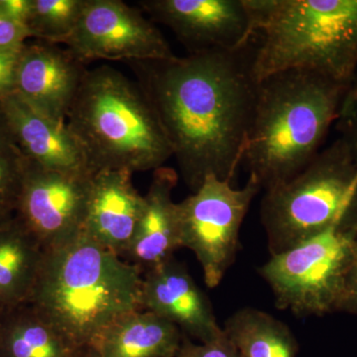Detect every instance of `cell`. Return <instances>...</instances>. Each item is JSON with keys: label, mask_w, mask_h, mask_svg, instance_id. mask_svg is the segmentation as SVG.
Wrapping results in <instances>:
<instances>
[{"label": "cell", "mask_w": 357, "mask_h": 357, "mask_svg": "<svg viewBox=\"0 0 357 357\" xmlns=\"http://www.w3.org/2000/svg\"><path fill=\"white\" fill-rule=\"evenodd\" d=\"M84 352L29 303L0 311V357H79Z\"/></svg>", "instance_id": "cell-19"}, {"label": "cell", "mask_w": 357, "mask_h": 357, "mask_svg": "<svg viewBox=\"0 0 357 357\" xmlns=\"http://www.w3.org/2000/svg\"><path fill=\"white\" fill-rule=\"evenodd\" d=\"M44 253L15 218L0 225V311L29 302Z\"/></svg>", "instance_id": "cell-18"}, {"label": "cell", "mask_w": 357, "mask_h": 357, "mask_svg": "<svg viewBox=\"0 0 357 357\" xmlns=\"http://www.w3.org/2000/svg\"><path fill=\"white\" fill-rule=\"evenodd\" d=\"M260 215L270 255L337 223L357 225V158L349 145L338 138L295 177L265 191Z\"/></svg>", "instance_id": "cell-6"}, {"label": "cell", "mask_w": 357, "mask_h": 357, "mask_svg": "<svg viewBox=\"0 0 357 357\" xmlns=\"http://www.w3.org/2000/svg\"><path fill=\"white\" fill-rule=\"evenodd\" d=\"M29 38L32 37L27 28L13 22L0 10V49L20 50Z\"/></svg>", "instance_id": "cell-26"}, {"label": "cell", "mask_w": 357, "mask_h": 357, "mask_svg": "<svg viewBox=\"0 0 357 357\" xmlns=\"http://www.w3.org/2000/svg\"><path fill=\"white\" fill-rule=\"evenodd\" d=\"M248 51L128 62L192 192L208 176L231 182L243 164L257 89Z\"/></svg>", "instance_id": "cell-1"}, {"label": "cell", "mask_w": 357, "mask_h": 357, "mask_svg": "<svg viewBox=\"0 0 357 357\" xmlns=\"http://www.w3.org/2000/svg\"><path fill=\"white\" fill-rule=\"evenodd\" d=\"M26 158L0 109V225L15 215Z\"/></svg>", "instance_id": "cell-22"}, {"label": "cell", "mask_w": 357, "mask_h": 357, "mask_svg": "<svg viewBox=\"0 0 357 357\" xmlns=\"http://www.w3.org/2000/svg\"><path fill=\"white\" fill-rule=\"evenodd\" d=\"M356 225L337 223L259 268L275 304L300 317L338 312L351 266Z\"/></svg>", "instance_id": "cell-7"}, {"label": "cell", "mask_w": 357, "mask_h": 357, "mask_svg": "<svg viewBox=\"0 0 357 357\" xmlns=\"http://www.w3.org/2000/svg\"><path fill=\"white\" fill-rule=\"evenodd\" d=\"M335 124L340 138L349 145L357 158V68L345 89Z\"/></svg>", "instance_id": "cell-23"}, {"label": "cell", "mask_w": 357, "mask_h": 357, "mask_svg": "<svg viewBox=\"0 0 357 357\" xmlns=\"http://www.w3.org/2000/svg\"><path fill=\"white\" fill-rule=\"evenodd\" d=\"M93 176L49 170L26 159L14 218L44 250L74 241L83 234Z\"/></svg>", "instance_id": "cell-10"}, {"label": "cell", "mask_w": 357, "mask_h": 357, "mask_svg": "<svg viewBox=\"0 0 357 357\" xmlns=\"http://www.w3.org/2000/svg\"><path fill=\"white\" fill-rule=\"evenodd\" d=\"M178 357H241L234 344L225 332L222 337L206 344H195L188 337H183Z\"/></svg>", "instance_id": "cell-24"}, {"label": "cell", "mask_w": 357, "mask_h": 357, "mask_svg": "<svg viewBox=\"0 0 357 357\" xmlns=\"http://www.w3.org/2000/svg\"><path fill=\"white\" fill-rule=\"evenodd\" d=\"M183 337L177 326L139 310L112 321L96 337L91 351L98 357H178Z\"/></svg>", "instance_id": "cell-17"}, {"label": "cell", "mask_w": 357, "mask_h": 357, "mask_svg": "<svg viewBox=\"0 0 357 357\" xmlns=\"http://www.w3.org/2000/svg\"><path fill=\"white\" fill-rule=\"evenodd\" d=\"M261 189L252 175L241 189L208 176L198 191L177 203L181 248L196 256L208 287L220 285L236 261L241 225Z\"/></svg>", "instance_id": "cell-8"}, {"label": "cell", "mask_w": 357, "mask_h": 357, "mask_svg": "<svg viewBox=\"0 0 357 357\" xmlns=\"http://www.w3.org/2000/svg\"><path fill=\"white\" fill-rule=\"evenodd\" d=\"M126 170H100L91 178L83 234L123 258L135 236L144 197Z\"/></svg>", "instance_id": "cell-15"}, {"label": "cell", "mask_w": 357, "mask_h": 357, "mask_svg": "<svg viewBox=\"0 0 357 357\" xmlns=\"http://www.w3.org/2000/svg\"><path fill=\"white\" fill-rule=\"evenodd\" d=\"M141 304L142 310L167 319L199 344L223 335L208 296L175 257L143 275Z\"/></svg>", "instance_id": "cell-13"}, {"label": "cell", "mask_w": 357, "mask_h": 357, "mask_svg": "<svg viewBox=\"0 0 357 357\" xmlns=\"http://www.w3.org/2000/svg\"><path fill=\"white\" fill-rule=\"evenodd\" d=\"M138 7L167 26L189 54L243 50L252 39L246 0H143Z\"/></svg>", "instance_id": "cell-11"}, {"label": "cell", "mask_w": 357, "mask_h": 357, "mask_svg": "<svg viewBox=\"0 0 357 357\" xmlns=\"http://www.w3.org/2000/svg\"><path fill=\"white\" fill-rule=\"evenodd\" d=\"M222 328L241 357H297L299 351L286 324L255 307L234 312Z\"/></svg>", "instance_id": "cell-20"}, {"label": "cell", "mask_w": 357, "mask_h": 357, "mask_svg": "<svg viewBox=\"0 0 357 357\" xmlns=\"http://www.w3.org/2000/svg\"><path fill=\"white\" fill-rule=\"evenodd\" d=\"M21 50L0 49V98L15 93L16 70Z\"/></svg>", "instance_id": "cell-25"}, {"label": "cell", "mask_w": 357, "mask_h": 357, "mask_svg": "<svg viewBox=\"0 0 357 357\" xmlns=\"http://www.w3.org/2000/svg\"><path fill=\"white\" fill-rule=\"evenodd\" d=\"M0 10L13 22L27 28L31 15L32 0H0Z\"/></svg>", "instance_id": "cell-28"}, {"label": "cell", "mask_w": 357, "mask_h": 357, "mask_svg": "<svg viewBox=\"0 0 357 357\" xmlns=\"http://www.w3.org/2000/svg\"><path fill=\"white\" fill-rule=\"evenodd\" d=\"M255 81L289 70L344 86L357 68V0H246Z\"/></svg>", "instance_id": "cell-4"}, {"label": "cell", "mask_w": 357, "mask_h": 357, "mask_svg": "<svg viewBox=\"0 0 357 357\" xmlns=\"http://www.w3.org/2000/svg\"><path fill=\"white\" fill-rule=\"evenodd\" d=\"M143 272L82 234L45 250L29 304L82 351L123 314L142 310Z\"/></svg>", "instance_id": "cell-2"}, {"label": "cell", "mask_w": 357, "mask_h": 357, "mask_svg": "<svg viewBox=\"0 0 357 357\" xmlns=\"http://www.w3.org/2000/svg\"><path fill=\"white\" fill-rule=\"evenodd\" d=\"M178 174L171 167L153 171L151 183L144 195V206L135 236L124 256L126 261L146 272L174 257L181 248L177 218V203L173 191Z\"/></svg>", "instance_id": "cell-16"}, {"label": "cell", "mask_w": 357, "mask_h": 357, "mask_svg": "<svg viewBox=\"0 0 357 357\" xmlns=\"http://www.w3.org/2000/svg\"><path fill=\"white\" fill-rule=\"evenodd\" d=\"M67 124L83 146L93 173L155 171L173 157L139 84L110 66L88 70Z\"/></svg>", "instance_id": "cell-5"}, {"label": "cell", "mask_w": 357, "mask_h": 357, "mask_svg": "<svg viewBox=\"0 0 357 357\" xmlns=\"http://www.w3.org/2000/svg\"><path fill=\"white\" fill-rule=\"evenodd\" d=\"M88 70L66 47L42 40L27 42L20 52L15 93L42 114L67 122Z\"/></svg>", "instance_id": "cell-12"}, {"label": "cell", "mask_w": 357, "mask_h": 357, "mask_svg": "<svg viewBox=\"0 0 357 357\" xmlns=\"http://www.w3.org/2000/svg\"><path fill=\"white\" fill-rule=\"evenodd\" d=\"M65 47L82 62L165 60L175 57L156 24L121 0H86Z\"/></svg>", "instance_id": "cell-9"}, {"label": "cell", "mask_w": 357, "mask_h": 357, "mask_svg": "<svg viewBox=\"0 0 357 357\" xmlns=\"http://www.w3.org/2000/svg\"><path fill=\"white\" fill-rule=\"evenodd\" d=\"M347 86L306 70L258 82L243 165L265 191L298 175L319 154Z\"/></svg>", "instance_id": "cell-3"}, {"label": "cell", "mask_w": 357, "mask_h": 357, "mask_svg": "<svg viewBox=\"0 0 357 357\" xmlns=\"http://www.w3.org/2000/svg\"><path fill=\"white\" fill-rule=\"evenodd\" d=\"M79 357H98V356H96L95 352H93V351H89L84 352V354H82V356Z\"/></svg>", "instance_id": "cell-29"}, {"label": "cell", "mask_w": 357, "mask_h": 357, "mask_svg": "<svg viewBox=\"0 0 357 357\" xmlns=\"http://www.w3.org/2000/svg\"><path fill=\"white\" fill-rule=\"evenodd\" d=\"M338 312L357 316V239L354 244L351 266L345 280L344 295L340 301Z\"/></svg>", "instance_id": "cell-27"}, {"label": "cell", "mask_w": 357, "mask_h": 357, "mask_svg": "<svg viewBox=\"0 0 357 357\" xmlns=\"http://www.w3.org/2000/svg\"><path fill=\"white\" fill-rule=\"evenodd\" d=\"M0 109L28 161L60 172L95 174L67 122L42 114L15 93L0 98Z\"/></svg>", "instance_id": "cell-14"}, {"label": "cell", "mask_w": 357, "mask_h": 357, "mask_svg": "<svg viewBox=\"0 0 357 357\" xmlns=\"http://www.w3.org/2000/svg\"><path fill=\"white\" fill-rule=\"evenodd\" d=\"M86 0H32L27 28L32 38L64 44L83 13Z\"/></svg>", "instance_id": "cell-21"}]
</instances>
